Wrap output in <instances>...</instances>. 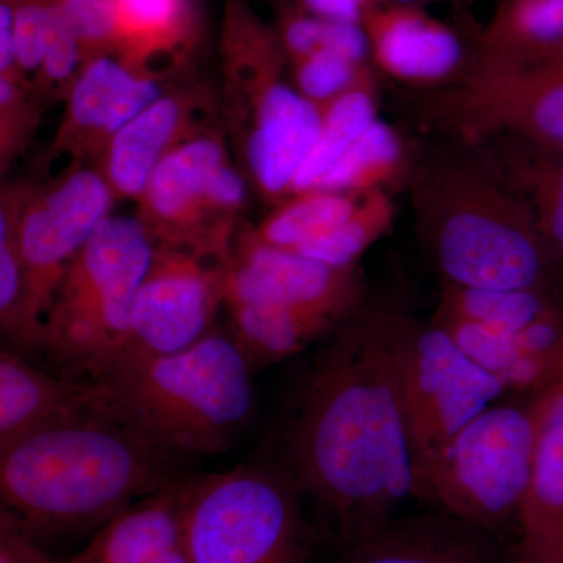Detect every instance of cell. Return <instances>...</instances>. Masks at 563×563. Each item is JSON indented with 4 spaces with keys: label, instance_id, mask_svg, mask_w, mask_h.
Wrapping results in <instances>:
<instances>
[{
    "label": "cell",
    "instance_id": "6da1fadb",
    "mask_svg": "<svg viewBox=\"0 0 563 563\" xmlns=\"http://www.w3.org/2000/svg\"><path fill=\"white\" fill-rule=\"evenodd\" d=\"M410 314L368 303L329 333L299 395L287 463L339 550L418 498L401 384Z\"/></svg>",
    "mask_w": 563,
    "mask_h": 563
},
{
    "label": "cell",
    "instance_id": "7a4b0ae2",
    "mask_svg": "<svg viewBox=\"0 0 563 563\" xmlns=\"http://www.w3.org/2000/svg\"><path fill=\"white\" fill-rule=\"evenodd\" d=\"M181 476L179 465L101 415L57 422L0 448V521L47 550L98 531Z\"/></svg>",
    "mask_w": 563,
    "mask_h": 563
},
{
    "label": "cell",
    "instance_id": "3957f363",
    "mask_svg": "<svg viewBox=\"0 0 563 563\" xmlns=\"http://www.w3.org/2000/svg\"><path fill=\"white\" fill-rule=\"evenodd\" d=\"M457 150L413 158L409 176L418 239L444 284L558 290L562 265L528 202L490 163Z\"/></svg>",
    "mask_w": 563,
    "mask_h": 563
},
{
    "label": "cell",
    "instance_id": "277c9868",
    "mask_svg": "<svg viewBox=\"0 0 563 563\" xmlns=\"http://www.w3.org/2000/svg\"><path fill=\"white\" fill-rule=\"evenodd\" d=\"M252 369L232 333L169 355L120 354L91 379L96 409L169 462L225 453L250 424Z\"/></svg>",
    "mask_w": 563,
    "mask_h": 563
},
{
    "label": "cell",
    "instance_id": "5b68a950",
    "mask_svg": "<svg viewBox=\"0 0 563 563\" xmlns=\"http://www.w3.org/2000/svg\"><path fill=\"white\" fill-rule=\"evenodd\" d=\"M220 63L222 128L236 166L262 201L277 206L320 135L321 109L285 79L276 27L250 0H224Z\"/></svg>",
    "mask_w": 563,
    "mask_h": 563
},
{
    "label": "cell",
    "instance_id": "8992f818",
    "mask_svg": "<svg viewBox=\"0 0 563 563\" xmlns=\"http://www.w3.org/2000/svg\"><path fill=\"white\" fill-rule=\"evenodd\" d=\"M154 252L139 218H106L69 263L38 352L76 379L77 374L95 379L124 347L133 301Z\"/></svg>",
    "mask_w": 563,
    "mask_h": 563
},
{
    "label": "cell",
    "instance_id": "52a82bcc",
    "mask_svg": "<svg viewBox=\"0 0 563 563\" xmlns=\"http://www.w3.org/2000/svg\"><path fill=\"white\" fill-rule=\"evenodd\" d=\"M302 498L284 465L187 474V563H309L314 537Z\"/></svg>",
    "mask_w": 563,
    "mask_h": 563
},
{
    "label": "cell",
    "instance_id": "ba28073f",
    "mask_svg": "<svg viewBox=\"0 0 563 563\" xmlns=\"http://www.w3.org/2000/svg\"><path fill=\"white\" fill-rule=\"evenodd\" d=\"M536 398L488 407L433 457L421 499L495 532L517 523L536 459Z\"/></svg>",
    "mask_w": 563,
    "mask_h": 563
},
{
    "label": "cell",
    "instance_id": "9c48e42d",
    "mask_svg": "<svg viewBox=\"0 0 563 563\" xmlns=\"http://www.w3.org/2000/svg\"><path fill=\"white\" fill-rule=\"evenodd\" d=\"M247 181L214 125L174 150L152 173L135 214L155 250L191 252L231 262Z\"/></svg>",
    "mask_w": 563,
    "mask_h": 563
},
{
    "label": "cell",
    "instance_id": "30bf717a",
    "mask_svg": "<svg viewBox=\"0 0 563 563\" xmlns=\"http://www.w3.org/2000/svg\"><path fill=\"white\" fill-rule=\"evenodd\" d=\"M418 113L466 143L510 136L563 151V57L503 60L476 51L459 79L422 96Z\"/></svg>",
    "mask_w": 563,
    "mask_h": 563
},
{
    "label": "cell",
    "instance_id": "8fae6325",
    "mask_svg": "<svg viewBox=\"0 0 563 563\" xmlns=\"http://www.w3.org/2000/svg\"><path fill=\"white\" fill-rule=\"evenodd\" d=\"M401 384L412 444L418 498L437 454L507 393L435 321L410 318L401 351Z\"/></svg>",
    "mask_w": 563,
    "mask_h": 563
},
{
    "label": "cell",
    "instance_id": "7c38bea8",
    "mask_svg": "<svg viewBox=\"0 0 563 563\" xmlns=\"http://www.w3.org/2000/svg\"><path fill=\"white\" fill-rule=\"evenodd\" d=\"M117 201L95 166H73L54 184L35 185L18 225L25 273V352H38L44 320L69 263Z\"/></svg>",
    "mask_w": 563,
    "mask_h": 563
},
{
    "label": "cell",
    "instance_id": "4fadbf2b",
    "mask_svg": "<svg viewBox=\"0 0 563 563\" xmlns=\"http://www.w3.org/2000/svg\"><path fill=\"white\" fill-rule=\"evenodd\" d=\"M229 263L191 252L155 250L133 301L120 354L169 355L201 342L213 331L214 317L224 303Z\"/></svg>",
    "mask_w": 563,
    "mask_h": 563
},
{
    "label": "cell",
    "instance_id": "5bb4252c",
    "mask_svg": "<svg viewBox=\"0 0 563 563\" xmlns=\"http://www.w3.org/2000/svg\"><path fill=\"white\" fill-rule=\"evenodd\" d=\"M231 302L266 303L343 322L365 306L366 288L358 266L339 268L301 252L236 240L224 285V303Z\"/></svg>",
    "mask_w": 563,
    "mask_h": 563
},
{
    "label": "cell",
    "instance_id": "9a60e30c",
    "mask_svg": "<svg viewBox=\"0 0 563 563\" xmlns=\"http://www.w3.org/2000/svg\"><path fill=\"white\" fill-rule=\"evenodd\" d=\"M221 99L206 84L168 88L111 140L95 168L114 198L139 201L152 173L174 150L220 124Z\"/></svg>",
    "mask_w": 563,
    "mask_h": 563
},
{
    "label": "cell",
    "instance_id": "2e32d148",
    "mask_svg": "<svg viewBox=\"0 0 563 563\" xmlns=\"http://www.w3.org/2000/svg\"><path fill=\"white\" fill-rule=\"evenodd\" d=\"M163 91L161 80L144 76L118 57L88 63L66 98L51 157L68 158L69 168L98 162L121 129Z\"/></svg>",
    "mask_w": 563,
    "mask_h": 563
},
{
    "label": "cell",
    "instance_id": "e0dca14e",
    "mask_svg": "<svg viewBox=\"0 0 563 563\" xmlns=\"http://www.w3.org/2000/svg\"><path fill=\"white\" fill-rule=\"evenodd\" d=\"M369 58L385 76L429 91L462 76L474 55V33L431 16L424 7L380 5L363 21Z\"/></svg>",
    "mask_w": 563,
    "mask_h": 563
},
{
    "label": "cell",
    "instance_id": "ac0fdd59",
    "mask_svg": "<svg viewBox=\"0 0 563 563\" xmlns=\"http://www.w3.org/2000/svg\"><path fill=\"white\" fill-rule=\"evenodd\" d=\"M533 398L539 437L509 563H563V376Z\"/></svg>",
    "mask_w": 563,
    "mask_h": 563
},
{
    "label": "cell",
    "instance_id": "d6986e66",
    "mask_svg": "<svg viewBox=\"0 0 563 563\" xmlns=\"http://www.w3.org/2000/svg\"><path fill=\"white\" fill-rule=\"evenodd\" d=\"M185 479L187 474L131 504L62 563H187Z\"/></svg>",
    "mask_w": 563,
    "mask_h": 563
},
{
    "label": "cell",
    "instance_id": "ffe728a7",
    "mask_svg": "<svg viewBox=\"0 0 563 563\" xmlns=\"http://www.w3.org/2000/svg\"><path fill=\"white\" fill-rule=\"evenodd\" d=\"M487 533L448 514L395 517L332 563H499Z\"/></svg>",
    "mask_w": 563,
    "mask_h": 563
},
{
    "label": "cell",
    "instance_id": "44dd1931",
    "mask_svg": "<svg viewBox=\"0 0 563 563\" xmlns=\"http://www.w3.org/2000/svg\"><path fill=\"white\" fill-rule=\"evenodd\" d=\"M90 415H99L90 380L44 372L11 347L0 352V448L36 429Z\"/></svg>",
    "mask_w": 563,
    "mask_h": 563
},
{
    "label": "cell",
    "instance_id": "7402d4cb",
    "mask_svg": "<svg viewBox=\"0 0 563 563\" xmlns=\"http://www.w3.org/2000/svg\"><path fill=\"white\" fill-rule=\"evenodd\" d=\"M118 51L114 57L163 81L181 68L198 43L191 0H113Z\"/></svg>",
    "mask_w": 563,
    "mask_h": 563
},
{
    "label": "cell",
    "instance_id": "603a6c76",
    "mask_svg": "<svg viewBox=\"0 0 563 563\" xmlns=\"http://www.w3.org/2000/svg\"><path fill=\"white\" fill-rule=\"evenodd\" d=\"M225 307L232 336L254 372L299 354L342 324L325 314L266 303L231 302Z\"/></svg>",
    "mask_w": 563,
    "mask_h": 563
},
{
    "label": "cell",
    "instance_id": "cb8c5ba5",
    "mask_svg": "<svg viewBox=\"0 0 563 563\" xmlns=\"http://www.w3.org/2000/svg\"><path fill=\"white\" fill-rule=\"evenodd\" d=\"M563 40V0H499L492 20L474 33L479 54L539 60Z\"/></svg>",
    "mask_w": 563,
    "mask_h": 563
},
{
    "label": "cell",
    "instance_id": "d4e9b609",
    "mask_svg": "<svg viewBox=\"0 0 563 563\" xmlns=\"http://www.w3.org/2000/svg\"><path fill=\"white\" fill-rule=\"evenodd\" d=\"M379 120L374 74L321 107L320 135L292 180L290 195L313 191L318 181Z\"/></svg>",
    "mask_w": 563,
    "mask_h": 563
},
{
    "label": "cell",
    "instance_id": "484cf974",
    "mask_svg": "<svg viewBox=\"0 0 563 563\" xmlns=\"http://www.w3.org/2000/svg\"><path fill=\"white\" fill-rule=\"evenodd\" d=\"M412 161L399 133L377 120L318 181L313 191L366 195L409 179Z\"/></svg>",
    "mask_w": 563,
    "mask_h": 563
},
{
    "label": "cell",
    "instance_id": "4316f807",
    "mask_svg": "<svg viewBox=\"0 0 563 563\" xmlns=\"http://www.w3.org/2000/svg\"><path fill=\"white\" fill-rule=\"evenodd\" d=\"M254 228L242 231L239 242L299 251L340 224L361 196L347 192L309 191L288 196Z\"/></svg>",
    "mask_w": 563,
    "mask_h": 563
},
{
    "label": "cell",
    "instance_id": "83f0119b",
    "mask_svg": "<svg viewBox=\"0 0 563 563\" xmlns=\"http://www.w3.org/2000/svg\"><path fill=\"white\" fill-rule=\"evenodd\" d=\"M515 154L509 181L528 202L537 228L563 266V151L512 139Z\"/></svg>",
    "mask_w": 563,
    "mask_h": 563
},
{
    "label": "cell",
    "instance_id": "f1b7e54d",
    "mask_svg": "<svg viewBox=\"0 0 563 563\" xmlns=\"http://www.w3.org/2000/svg\"><path fill=\"white\" fill-rule=\"evenodd\" d=\"M562 303L558 290H503L444 284L435 314L520 332Z\"/></svg>",
    "mask_w": 563,
    "mask_h": 563
},
{
    "label": "cell",
    "instance_id": "f546056e",
    "mask_svg": "<svg viewBox=\"0 0 563 563\" xmlns=\"http://www.w3.org/2000/svg\"><path fill=\"white\" fill-rule=\"evenodd\" d=\"M35 185L13 184L0 196V329L11 350L24 344L25 273L18 225Z\"/></svg>",
    "mask_w": 563,
    "mask_h": 563
},
{
    "label": "cell",
    "instance_id": "4dcf8cb0",
    "mask_svg": "<svg viewBox=\"0 0 563 563\" xmlns=\"http://www.w3.org/2000/svg\"><path fill=\"white\" fill-rule=\"evenodd\" d=\"M395 217V203L387 190L366 192L332 231L296 252L339 268L357 266L358 258L390 231Z\"/></svg>",
    "mask_w": 563,
    "mask_h": 563
},
{
    "label": "cell",
    "instance_id": "1f68e13d",
    "mask_svg": "<svg viewBox=\"0 0 563 563\" xmlns=\"http://www.w3.org/2000/svg\"><path fill=\"white\" fill-rule=\"evenodd\" d=\"M274 27L287 63L302 60L320 52H335L355 62H372L368 38L361 24L325 20L280 3Z\"/></svg>",
    "mask_w": 563,
    "mask_h": 563
},
{
    "label": "cell",
    "instance_id": "d6a6232c",
    "mask_svg": "<svg viewBox=\"0 0 563 563\" xmlns=\"http://www.w3.org/2000/svg\"><path fill=\"white\" fill-rule=\"evenodd\" d=\"M81 69H84V60H81L79 44L70 32L60 5L57 0H54L46 52H44L38 74L33 80V90L43 103L66 101Z\"/></svg>",
    "mask_w": 563,
    "mask_h": 563
},
{
    "label": "cell",
    "instance_id": "836d02e7",
    "mask_svg": "<svg viewBox=\"0 0 563 563\" xmlns=\"http://www.w3.org/2000/svg\"><path fill=\"white\" fill-rule=\"evenodd\" d=\"M372 70L369 63L355 62L335 52H320L288 63L292 87L320 109L350 90Z\"/></svg>",
    "mask_w": 563,
    "mask_h": 563
},
{
    "label": "cell",
    "instance_id": "e575fe53",
    "mask_svg": "<svg viewBox=\"0 0 563 563\" xmlns=\"http://www.w3.org/2000/svg\"><path fill=\"white\" fill-rule=\"evenodd\" d=\"M432 321L442 325L472 361L498 376L506 385L507 376L520 361L518 332L504 331V329L457 320V318L437 317V314H433Z\"/></svg>",
    "mask_w": 563,
    "mask_h": 563
},
{
    "label": "cell",
    "instance_id": "d590c367",
    "mask_svg": "<svg viewBox=\"0 0 563 563\" xmlns=\"http://www.w3.org/2000/svg\"><path fill=\"white\" fill-rule=\"evenodd\" d=\"M44 103L32 84L0 77V166L2 173L27 150Z\"/></svg>",
    "mask_w": 563,
    "mask_h": 563
},
{
    "label": "cell",
    "instance_id": "8d00e7d4",
    "mask_svg": "<svg viewBox=\"0 0 563 563\" xmlns=\"http://www.w3.org/2000/svg\"><path fill=\"white\" fill-rule=\"evenodd\" d=\"M79 44L84 66L118 51L113 0H57Z\"/></svg>",
    "mask_w": 563,
    "mask_h": 563
},
{
    "label": "cell",
    "instance_id": "74e56055",
    "mask_svg": "<svg viewBox=\"0 0 563 563\" xmlns=\"http://www.w3.org/2000/svg\"><path fill=\"white\" fill-rule=\"evenodd\" d=\"M13 13L18 69L25 80H35L46 52L54 0H9Z\"/></svg>",
    "mask_w": 563,
    "mask_h": 563
},
{
    "label": "cell",
    "instance_id": "f35d334b",
    "mask_svg": "<svg viewBox=\"0 0 563 563\" xmlns=\"http://www.w3.org/2000/svg\"><path fill=\"white\" fill-rule=\"evenodd\" d=\"M280 3L325 20L363 25L374 9L384 5V0H280Z\"/></svg>",
    "mask_w": 563,
    "mask_h": 563
},
{
    "label": "cell",
    "instance_id": "ab89813d",
    "mask_svg": "<svg viewBox=\"0 0 563 563\" xmlns=\"http://www.w3.org/2000/svg\"><path fill=\"white\" fill-rule=\"evenodd\" d=\"M0 563H62V558L0 521Z\"/></svg>",
    "mask_w": 563,
    "mask_h": 563
},
{
    "label": "cell",
    "instance_id": "60d3db41",
    "mask_svg": "<svg viewBox=\"0 0 563 563\" xmlns=\"http://www.w3.org/2000/svg\"><path fill=\"white\" fill-rule=\"evenodd\" d=\"M437 2V0H384V5H415L424 7L428 3Z\"/></svg>",
    "mask_w": 563,
    "mask_h": 563
},
{
    "label": "cell",
    "instance_id": "b9f144b4",
    "mask_svg": "<svg viewBox=\"0 0 563 563\" xmlns=\"http://www.w3.org/2000/svg\"><path fill=\"white\" fill-rule=\"evenodd\" d=\"M544 57H563V40L554 47L553 51L550 52V54L544 55Z\"/></svg>",
    "mask_w": 563,
    "mask_h": 563
},
{
    "label": "cell",
    "instance_id": "7bdbcfd3",
    "mask_svg": "<svg viewBox=\"0 0 563 563\" xmlns=\"http://www.w3.org/2000/svg\"><path fill=\"white\" fill-rule=\"evenodd\" d=\"M562 376H563V366H562Z\"/></svg>",
    "mask_w": 563,
    "mask_h": 563
}]
</instances>
